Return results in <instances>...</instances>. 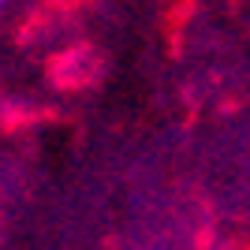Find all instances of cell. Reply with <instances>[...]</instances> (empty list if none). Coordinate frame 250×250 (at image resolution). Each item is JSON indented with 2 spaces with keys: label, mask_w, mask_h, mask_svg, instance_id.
<instances>
[{
  "label": "cell",
  "mask_w": 250,
  "mask_h": 250,
  "mask_svg": "<svg viewBox=\"0 0 250 250\" xmlns=\"http://www.w3.org/2000/svg\"><path fill=\"white\" fill-rule=\"evenodd\" d=\"M4 4H8V0H0V8H4Z\"/></svg>",
  "instance_id": "obj_1"
}]
</instances>
